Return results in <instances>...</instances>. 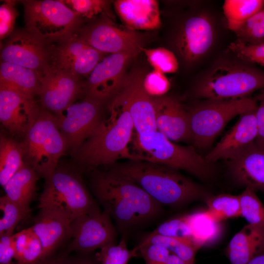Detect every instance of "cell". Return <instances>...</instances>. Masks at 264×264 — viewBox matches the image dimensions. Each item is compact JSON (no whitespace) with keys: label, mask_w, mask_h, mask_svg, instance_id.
Wrapping results in <instances>:
<instances>
[{"label":"cell","mask_w":264,"mask_h":264,"mask_svg":"<svg viewBox=\"0 0 264 264\" xmlns=\"http://www.w3.org/2000/svg\"><path fill=\"white\" fill-rule=\"evenodd\" d=\"M91 172L90 188L121 236H129L162 215L163 206L128 178L109 168Z\"/></svg>","instance_id":"1"},{"label":"cell","mask_w":264,"mask_h":264,"mask_svg":"<svg viewBox=\"0 0 264 264\" xmlns=\"http://www.w3.org/2000/svg\"><path fill=\"white\" fill-rule=\"evenodd\" d=\"M110 116L103 120L91 135L72 155L81 170L93 171L100 166H109L121 158L136 160L128 146L134 129L127 106L118 94L109 107Z\"/></svg>","instance_id":"2"},{"label":"cell","mask_w":264,"mask_h":264,"mask_svg":"<svg viewBox=\"0 0 264 264\" xmlns=\"http://www.w3.org/2000/svg\"><path fill=\"white\" fill-rule=\"evenodd\" d=\"M132 180L162 206L180 207L200 198L201 187L178 170L156 163L139 160L109 166Z\"/></svg>","instance_id":"3"},{"label":"cell","mask_w":264,"mask_h":264,"mask_svg":"<svg viewBox=\"0 0 264 264\" xmlns=\"http://www.w3.org/2000/svg\"><path fill=\"white\" fill-rule=\"evenodd\" d=\"M75 164L61 163L47 179L38 207L57 213L71 221L83 214L100 209L91 196Z\"/></svg>","instance_id":"4"},{"label":"cell","mask_w":264,"mask_h":264,"mask_svg":"<svg viewBox=\"0 0 264 264\" xmlns=\"http://www.w3.org/2000/svg\"><path fill=\"white\" fill-rule=\"evenodd\" d=\"M22 143L24 162L44 180L52 176L61 157L68 151L54 115L41 106Z\"/></svg>","instance_id":"5"},{"label":"cell","mask_w":264,"mask_h":264,"mask_svg":"<svg viewBox=\"0 0 264 264\" xmlns=\"http://www.w3.org/2000/svg\"><path fill=\"white\" fill-rule=\"evenodd\" d=\"M264 89V71L243 61L216 66L197 85L195 96L204 99L234 100Z\"/></svg>","instance_id":"6"},{"label":"cell","mask_w":264,"mask_h":264,"mask_svg":"<svg viewBox=\"0 0 264 264\" xmlns=\"http://www.w3.org/2000/svg\"><path fill=\"white\" fill-rule=\"evenodd\" d=\"M134 144L136 160L182 170L203 179L214 174L213 163L198 154L193 146L174 143L157 131L137 134Z\"/></svg>","instance_id":"7"},{"label":"cell","mask_w":264,"mask_h":264,"mask_svg":"<svg viewBox=\"0 0 264 264\" xmlns=\"http://www.w3.org/2000/svg\"><path fill=\"white\" fill-rule=\"evenodd\" d=\"M255 97L234 100L205 99L187 110L193 146L210 147L227 124L238 115L256 109Z\"/></svg>","instance_id":"8"},{"label":"cell","mask_w":264,"mask_h":264,"mask_svg":"<svg viewBox=\"0 0 264 264\" xmlns=\"http://www.w3.org/2000/svg\"><path fill=\"white\" fill-rule=\"evenodd\" d=\"M24 6L25 28L47 42L72 36L85 22L61 0H26Z\"/></svg>","instance_id":"9"},{"label":"cell","mask_w":264,"mask_h":264,"mask_svg":"<svg viewBox=\"0 0 264 264\" xmlns=\"http://www.w3.org/2000/svg\"><path fill=\"white\" fill-rule=\"evenodd\" d=\"M105 102L83 95L62 112L54 115L72 155L103 120V105Z\"/></svg>","instance_id":"10"},{"label":"cell","mask_w":264,"mask_h":264,"mask_svg":"<svg viewBox=\"0 0 264 264\" xmlns=\"http://www.w3.org/2000/svg\"><path fill=\"white\" fill-rule=\"evenodd\" d=\"M105 55L73 35L62 41L48 43L46 68L83 81Z\"/></svg>","instance_id":"11"},{"label":"cell","mask_w":264,"mask_h":264,"mask_svg":"<svg viewBox=\"0 0 264 264\" xmlns=\"http://www.w3.org/2000/svg\"><path fill=\"white\" fill-rule=\"evenodd\" d=\"M73 35L106 55L129 51L141 52L140 35L135 31L117 25L107 16L84 24Z\"/></svg>","instance_id":"12"},{"label":"cell","mask_w":264,"mask_h":264,"mask_svg":"<svg viewBox=\"0 0 264 264\" xmlns=\"http://www.w3.org/2000/svg\"><path fill=\"white\" fill-rule=\"evenodd\" d=\"M111 217L100 209L79 216L70 224L71 242L66 250L90 254L97 249L116 243L118 230Z\"/></svg>","instance_id":"13"},{"label":"cell","mask_w":264,"mask_h":264,"mask_svg":"<svg viewBox=\"0 0 264 264\" xmlns=\"http://www.w3.org/2000/svg\"><path fill=\"white\" fill-rule=\"evenodd\" d=\"M141 51L110 54L102 60L83 82V95L106 102L121 89L130 62Z\"/></svg>","instance_id":"14"},{"label":"cell","mask_w":264,"mask_h":264,"mask_svg":"<svg viewBox=\"0 0 264 264\" xmlns=\"http://www.w3.org/2000/svg\"><path fill=\"white\" fill-rule=\"evenodd\" d=\"M83 82L68 73L46 68L38 95L39 105L53 115L61 113L83 95Z\"/></svg>","instance_id":"15"},{"label":"cell","mask_w":264,"mask_h":264,"mask_svg":"<svg viewBox=\"0 0 264 264\" xmlns=\"http://www.w3.org/2000/svg\"><path fill=\"white\" fill-rule=\"evenodd\" d=\"M48 43L26 28L16 30L1 50V61L27 67L42 75L47 67Z\"/></svg>","instance_id":"16"},{"label":"cell","mask_w":264,"mask_h":264,"mask_svg":"<svg viewBox=\"0 0 264 264\" xmlns=\"http://www.w3.org/2000/svg\"><path fill=\"white\" fill-rule=\"evenodd\" d=\"M144 76L140 71L126 76L117 93L127 106L137 134L157 131L152 96L143 85Z\"/></svg>","instance_id":"17"},{"label":"cell","mask_w":264,"mask_h":264,"mask_svg":"<svg viewBox=\"0 0 264 264\" xmlns=\"http://www.w3.org/2000/svg\"><path fill=\"white\" fill-rule=\"evenodd\" d=\"M40 106L34 99L0 86V121L12 135L24 136Z\"/></svg>","instance_id":"18"},{"label":"cell","mask_w":264,"mask_h":264,"mask_svg":"<svg viewBox=\"0 0 264 264\" xmlns=\"http://www.w3.org/2000/svg\"><path fill=\"white\" fill-rule=\"evenodd\" d=\"M257 108L240 115L235 124L205 156L208 162L214 163L221 159H232L255 143L257 136Z\"/></svg>","instance_id":"19"},{"label":"cell","mask_w":264,"mask_h":264,"mask_svg":"<svg viewBox=\"0 0 264 264\" xmlns=\"http://www.w3.org/2000/svg\"><path fill=\"white\" fill-rule=\"evenodd\" d=\"M151 96L157 131L172 141L192 143L187 110L174 97Z\"/></svg>","instance_id":"20"},{"label":"cell","mask_w":264,"mask_h":264,"mask_svg":"<svg viewBox=\"0 0 264 264\" xmlns=\"http://www.w3.org/2000/svg\"><path fill=\"white\" fill-rule=\"evenodd\" d=\"M214 39L213 23L207 15L202 14L186 21L177 37L176 45L182 57L193 63L209 50Z\"/></svg>","instance_id":"21"},{"label":"cell","mask_w":264,"mask_h":264,"mask_svg":"<svg viewBox=\"0 0 264 264\" xmlns=\"http://www.w3.org/2000/svg\"><path fill=\"white\" fill-rule=\"evenodd\" d=\"M33 221L31 227L41 242L42 260L56 252L64 242L71 238V221L57 213L40 209Z\"/></svg>","instance_id":"22"},{"label":"cell","mask_w":264,"mask_h":264,"mask_svg":"<svg viewBox=\"0 0 264 264\" xmlns=\"http://www.w3.org/2000/svg\"><path fill=\"white\" fill-rule=\"evenodd\" d=\"M227 162L238 183L254 191H264V148L254 143Z\"/></svg>","instance_id":"23"},{"label":"cell","mask_w":264,"mask_h":264,"mask_svg":"<svg viewBox=\"0 0 264 264\" xmlns=\"http://www.w3.org/2000/svg\"><path fill=\"white\" fill-rule=\"evenodd\" d=\"M113 6L127 28L152 30L161 25L158 2L155 0H117Z\"/></svg>","instance_id":"24"},{"label":"cell","mask_w":264,"mask_h":264,"mask_svg":"<svg viewBox=\"0 0 264 264\" xmlns=\"http://www.w3.org/2000/svg\"><path fill=\"white\" fill-rule=\"evenodd\" d=\"M264 251V230L247 224L231 239L225 254L231 264H246Z\"/></svg>","instance_id":"25"},{"label":"cell","mask_w":264,"mask_h":264,"mask_svg":"<svg viewBox=\"0 0 264 264\" xmlns=\"http://www.w3.org/2000/svg\"><path fill=\"white\" fill-rule=\"evenodd\" d=\"M42 75L20 65L0 62V86L15 90L32 99L38 96Z\"/></svg>","instance_id":"26"},{"label":"cell","mask_w":264,"mask_h":264,"mask_svg":"<svg viewBox=\"0 0 264 264\" xmlns=\"http://www.w3.org/2000/svg\"><path fill=\"white\" fill-rule=\"evenodd\" d=\"M40 177L34 169L25 163L3 187L5 196L12 201L30 207Z\"/></svg>","instance_id":"27"},{"label":"cell","mask_w":264,"mask_h":264,"mask_svg":"<svg viewBox=\"0 0 264 264\" xmlns=\"http://www.w3.org/2000/svg\"><path fill=\"white\" fill-rule=\"evenodd\" d=\"M24 151L21 142L0 133V184L3 187L24 164Z\"/></svg>","instance_id":"28"},{"label":"cell","mask_w":264,"mask_h":264,"mask_svg":"<svg viewBox=\"0 0 264 264\" xmlns=\"http://www.w3.org/2000/svg\"><path fill=\"white\" fill-rule=\"evenodd\" d=\"M264 7V0H226L223 5L227 27L236 32Z\"/></svg>","instance_id":"29"},{"label":"cell","mask_w":264,"mask_h":264,"mask_svg":"<svg viewBox=\"0 0 264 264\" xmlns=\"http://www.w3.org/2000/svg\"><path fill=\"white\" fill-rule=\"evenodd\" d=\"M14 234L16 262L20 264H37L42 260L41 242L31 227Z\"/></svg>","instance_id":"30"},{"label":"cell","mask_w":264,"mask_h":264,"mask_svg":"<svg viewBox=\"0 0 264 264\" xmlns=\"http://www.w3.org/2000/svg\"><path fill=\"white\" fill-rule=\"evenodd\" d=\"M160 245L176 255L187 264H194L197 252L200 249L193 242L159 235H146L138 244Z\"/></svg>","instance_id":"31"},{"label":"cell","mask_w":264,"mask_h":264,"mask_svg":"<svg viewBox=\"0 0 264 264\" xmlns=\"http://www.w3.org/2000/svg\"><path fill=\"white\" fill-rule=\"evenodd\" d=\"M206 204L205 212L216 222L241 216L239 195L220 194L212 196L207 199Z\"/></svg>","instance_id":"32"},{"label":"cell","mask_w":264,"mask_h":264,"mask_svg":"<svg viewBox=\"0 0 264 264\" xmlns=\"http://www.w3.org/2000/svg\"><path fill=\"white\" fill-rule=\"evenodd\" d=\"M187 216L193 241L199 248L219 236V222L212 219L205 211L189 214Z\"/></svg>","instance_id":"33"},{"label":"cell","mask_w":264,"mask_h":264,"mask_svg":"<svg viewBox=\"0 0 264 264\" xmlns=\"http://www.w3.org/2000/svg\"><path fill=\"white\" fill-rule=\"evenodd\" d=\"M0 209L3 217L0 220V236L12 235L17 224L30 217V207H26L9 199L4 195L0 198Z\"/></svg>","instance_id":"34"},{"label":"cell","mask_w":264,"mask_h":264,"mask_svg":"<svg viewBox=\"0 0 264 264\" xmlns=\"http://www.w3.org/2000/svg\"><path fill=\"white\" fill-rule=\"evenodd\" d=\"M64 3L80 18L87 22L96 20L98 16L113 19L111 11V1L106 0H66Z\"/></svg>","instance_id":"35"},{"label":"cell","mask_w":264,"mask_h":264,"mask_svg":"<svg viewBox=\"0 0 264 264\" xmlns=\"http://www.w3.org/2000/svg\"><path fill=\"white\" fill-rule=\"evenodd\" d=\"M128 235L121 236L118 244H107L100 249L94 255L99 264H128L129 261L139 254L134 248L127 247Z\"/></svg>","instance_id":"36"},{"label":"cell","mask_w":264,"mask_h":264,"mask_svg":"<svg viewBox=\"0 0 264 264\" xmlns=\"http://www.w3.org/2000/svg\"><path fill=\"white\" fill-rule=\"evenodd\" d=\"M241 216L248 224L257 226L264 230V205L254 190L245 188L239 195Z\"/></svg>","instance_id":"37"},{"label":"cell","mask_w":264,"mask_h":264,"mask_svg":"<svg viewBox=\"0 0 264 264\" xmlns=\"http://www.w3.org/2000/svg\"><path fill=\"white\" fill-rule=\"evenodd\" d=\"M237 41L245 44L264 43V7L249 18L235 32Z\"/></svg>","instance_id":"38"},{"label":"cell","mask_w":264,"mask_h":264,"mask_svg":"<svg viewBox=\"0 0 264 264\" xmlns=\"http://www.w3.org/2000/svg\"><path fill=\"white\" fill-rule=\"evenodd\" d=\"M148 235H159L179 238L194 242L187 215L169 219L163 222Z\"/></svg>","instance_id":"39"},{"label":"cell","mask_w":264,"mask_h":264,"mask_svg":"<svg viewBox=\"0 0 264 264\" xmlns=\"http://www.w3.org/2000/svg\"><path fill=\"white\" fill-rule=\"evenodd\" d=\"M147 60L154 70L164 74L176 72L178 68L177 60L170 50L164 47L146 48L140 47Z\"/></svg>","instance_id":"40"},{"label":"cell","mask_w":264,"mask_h":264,"mask_svg":"<svg viewBox=\"0 0 264 264\" xmlns=\"http://www.w3.org/2000/svg\"><path fill=\"white\" fill-rule=\"evenodd\" d=\"M229 49L241 60L250 64L256 63L264 66V43L245 44L238 41L230 44Z\"/></svg>","instance_id":"41"},{"label":"cell","mask_w":264,"mask_h":264,"mask_svg":"<svg viewBox=\"0 0 264 264\" xmlns=\"http://www.w3.org/2000/svg\"><path fill=\"white\" fill-rule=\"evenodd\" d=\"M0 6V39L1 41L13 32L18 12L15 0H6Z\"/></svg>","instance_id":"42"},{"label":"cell","mask_w":264,"mask_h":264,"mask_svg":"<svg viewBox=\"0 0 264 264\" xmlns=\"http://www.w3.org/2000/svg\"><path fill=\"white\" fill-rule=\"evenodd\" d=\"M143 85L149 95L158 96L168 91L170 83L164 73L154 69L144 76Z\"/></svg>","instance_id":"43"},{"label":"cell","mask_w":264,"mask_h":264,"mask_svg":"<svg viewBox=\"0 0 264 264\" xmlns=\"http://www.w3.org/2000/svg\"><path fill=\"white\" fill-rule=\"evenodd\" d=\"M143 258L146 264H168L171 252L160 245L153 244H138L135 247Z\"/></svg>","instance_id":"44"},{"label":"cell","mask_w":264,"mask_h":264,"mask_svg":"<svg viewBox=\"0 0 264 264\" xmlns=\"http://www.w3.org/2000/svg\"><path fill=\"white\" fill-rule=\"evenodd\" d=\"M15 252L14 234L0 236V264H12Z\"/></svg>","instance_id":"45"},{"label":"cell","mask_w":264,"mask_h":264,"mask_svg":"<svg viewBox=\"0 0 264 264\" xmlns=\"http://www.w3.org/2000/svg\"><path fill=\"white\" fill-rule=\"evenodd\" d=\"M258 103L256 111V119L257 126V136L255 143L264 148V89L254 97Z\"/></svg>","instance_id":"46"},{"label":"cell","mask_w":264,"mask_h":264,"mask_svg":"<svg viewBox=\"0 0 264 264\" xmlns=\"http://www.w3.org/2000/svg\"><path fill=\"white\" fill-rule=\"evenodd\" d=\"M68 253L66 250L62 252H56L37 264H68Z\"/></svg>","instance_id":"47"},{"label":"cell","mask_w":264,"mask_h":264,"mask_svg":"<svg viewBox=\"0 0 264 264\" xmlns=\"http://www.w3.org/2000/svg\"><path fill=\"white\" fill-rule=\"evenodd\" d=\"M68 264H99L94 254H78L74 257H69Z\"/></svg>","instance_id":"48"},{"label":"cell","mask_w":264,"mask_h":264,"mask_svg":"<svg viewBox=\"0 0 264 264\" xmlns=\"http://www.w3.org/2000/svg\"><path fill=\"white\" fill-rule=\"evenodd\" d=\"M246 264H264V251L255 256Z\"/></svg>","instance_id":"49"},{"label":"cell","mask_w":264,"mask_h":264,"mask_svg":"<svg viewBox=\"0 0 264 264\" xmlns=\"http://www.w3.org/2000/svg\"><path fill=\"white\" fill-rule=\"evenodd\" d=\"M12 264H20L18 263L17 262H14Z\"/></svg>","instance_id":"50"}]
</instances>
